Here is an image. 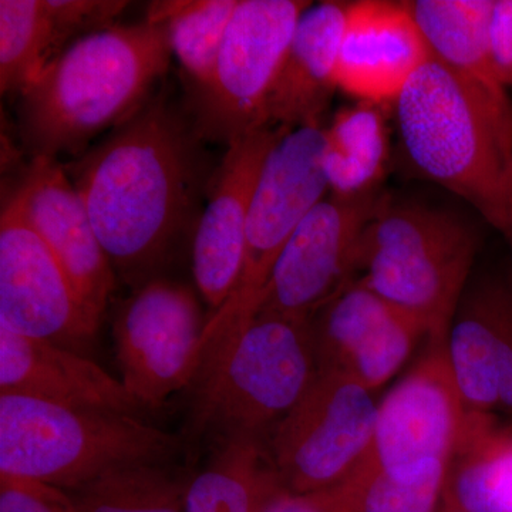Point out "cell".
Listing matches in <instances>:
<instances>
[{"label":"cell","instance_id":"6da1fadb","mask_svg":"<svg viewBox=\"0 0 512 512\" xmlns=\"http://www.w3.org/2000/svg\"><path fill=\"white\" fill-rule=\"evenodd\" d=\"M70 174L114 272L137 288L154 279L190 210L194 156L181 121L151 101Z\"/></svg>","mask_w":512,"mask_h":512},{"label":"cell","instance_id":"7a4b0ae2","mask_svg":"<svg viewBox=\"0 0 512 512\" xmlns=\"http://www.w3.org/2000/svg\"><path fill=\"white\" fill-rule=\"evenodd\" d=\"M393 119L410 170L463 198L512 261V106L431 56L394 101Z\"/></svg>","mask_w":512,"mask_h":512},{"label":"cell","instance_id":"3957f363","mask_svg":"<svg viewBox=\"0 0 512 512\" xmlns=\"http://www.w3.org/2000/svg\"><path fill=\"white\" fill-rule=\"evenodd\" d=\"M171 55L167 29L146 20L74 40L22 96V133L35 157L82 150L131 119Z\"/></svg>","mask_w":512,"mask_h":512},{"label":"cell","instance_id":"277c9868","mask_svg":"<svg viewBox=\"0 0 512 512\" xmlns=\"http://www.w3.org/2000/svg\"><path fill=\"white\" fill-rule=\"evenodd\" d=\"M480 229L450 208L387 197L363 232L355 278L447 340L473 278Z\"/></svg>","mask_w":512,"mask_h":512},{"label":"cell","instance_id":"5b68a950","mask_svg":"<svg viewBox=\"0 0 512 512\" xmlns=\"http://www.w3.org/2000/svg\"><path fill=\"white\" fill-rule=\"evenodd\" d=\"M181 447L137 416L0 393V476L70 493L119 468L164 464Z\"/></svg>","mask_w":512,"mask_h":512},{"label":"cell","instance_id":"8992f818","mask_svg":"<svg viewBox=\"0 0 512 512\" xmlns=\"http://www.w3.org/2000/svg\"><path fill=\"white\" fill-rule=\"evenodd\" d=\"M208 367L192 433L211 436L218 446L265 440L318 375L312 319L256 313Z\"/></svg>","mask_w":512,"mask_h":512},{"label":"cell","instance_id":"52a82bcc","mask_svg":"<svg viewBox=\"0 0 512 512\" xmlns=\"http://www.w3.org/2000/svg\"><path fill=\"white\" fill-rule=\"evenodd\" d=\"M323 148L325 127H301L286 131L266 157L249 211L241 276L205 326L204 357L255 318L289 238L306 214L328 197Z\"/></svg>","mask_w":512,"mask_h":512},{"label":"cell","instance_id":"ba28073f","mask_svg":"<svg viewBox=\"0 0 512 512\" xmlns=\"http://www.w3.org/2000/svg\"><path fill=\"white\" fill-rule=\"evenodd\" d=\"M376 419L369 389L339 373H318L268 439L286 490L309 493L345 481L369 454Z\"/></svg>","mask_w":512,"mask_h":512},{"label":"cell","instance_id":"9c48e42d","mask_svg":"<svg viewBox=\"0 0 512 512\" xmlns=\"http://www.w3.org/2000/svg\"><path fill=\"white\" fill-rule=\"evenodd\" d=\"M306 0H239L210 86L200 93L201 136L231 143L268 126L266 106Z\"/></svg>","mask_w":512,"mask_h":512},{"label":"cell","instance_id":"30bf717a","mask_svg":"<svg viewBox=\"0 0 512 512\" xmlns=\"http://www.w3.org/2000/svg\"><path fill=\"white\" fill-rule=\"evenodd\" d=\"M207 323L190 288L151 279L121 305L113 336L121 383L141 409H158L197 375Z\"/></svg>","mask_w":512,"mask_h":512},{"label":"cell","instance_id":"8fae6325","mask_svg":"<svg viewBox=\"0 0 512 512\" xmlns=\"http://www.w3.org/2000/svg\"><path fill=\"white\" fill-rule=\"evenodd\" d=\"M0 329L77 353L99 329L55 254L9 198L0 215Z\"/></svg>","mask_w":512,"mask_h":512},{"label":"cell","instance_id":"7c38bea8","mask_svg":"<svg viewBox=\"0 0 512 512\" xmlns=\"http://www.w3.org/2000/svg\"><path fill=\"white\" fill-rule=\"evenodd\" d=\"M387 197L316 204L279 256L258 313L312 319L355 278L363 232Z\"/></svg>","mask_w":512,"mask_h":512},{"label":"cell","instance_id":"4fadbf2b","mask_svg":"<svg viewBox=\"0 0 512 512\" xmlns=\"http://www.w3.org/2000/svg\"><path fill=\"white\" fill-rule=\"evenodd\" d=\"M447 340H427L419 362L377 406L369 451L377 470L426 460L450 464L468 410L451 370Z\"/></svg>","mask_w":512,"mask_h":512},{"label":"cell","instance_id":"5bb4252c","mask_svg":"<svg viewBox=\"0 0 512 512\" xmlns=\"http://www.w3.org/2000/svg\"><path fill=\"white\" fill-rule=\"evenodd\" d=\"M318 373H339L370 392L379 389L412 356L426 330L357 279L312 318Z\"/></svg>","mask_w":512,"mask_h":512},{"label":"cell","instance_id":"9a60e30c","mask_svg":"<svg viewBox=\"0 0 512 512\" xmlns=\"http://www.w3.org/2000/svg\"><path fill=\"white\" fill-rule=\"evenodd\" d=\"M288 130L259 127L227 146L192 244L195 284L204 301L217 311L241 276L249 211L266 157Z\"/></svg>","mask_w":512,"mask_h":512},{"label":"cell","instance_id":"2e32d148","mask_svg":"<svg viewBox=\"0 0 512 512\" xmlns=\"http://www.w3.org/2000/svg\"><path fill=\"white\" fill-rule=\"evenodd\" d=\"M8 198L55 254L90 318L100 326L116 272L72 178L56 158L33 157Z\"/></svg>","mask_w":512,"mask_h":512},{"label":"cell","instance_id":"e0dca14e","mask_svg":"<svg viewBox=\"0 0 512 512\" xmlns=\"http://www.w3.org/2000/svg\"><path fill=\"white\" fill-rule=\"evenodd\" d=\"M431 59L407 2H349L336 83L355 101L393 107L414 73Z\"/></svg>","mask_w":512,"mask_h":512},{"label":"cell","instance_id":"ac0fdd59","mask_svg":"<svg viewBox=\"0 0 512 512\" xmlns=\"http://www.w3.org/2000/svg\"><path fill=\"white\" fill-rule=\"evenodd\" d=\"M0 393L128 416L141 410L121 380L82 353L5 329H0Z\"/></svg>","mask_w":512,"mask_h":512},{"label":"cell","instance_id":"d6986e66","mask_svg":"<svg viewBox=\"0 0 512 512\" xmlns=\"http://www.w3.org/2000/svg\"><path fill=\"white\" fill-rule=\"evenodd\" d=\"M348 5L336 0L312 3L299 19L266 106L268 126H326V113L339 92L336 73Z\"/></svg>","mask_w":512,"mask_h":512},{"label":"cell","instance_id":"ffe728a7","mask_svg":"<svg viewBox=\"0 0 512 512\" xmlns=\"http://www.w3.org/2000/svg\"><path fill=\"white\" fill-rule=\"evenodd\" d=\"M511 279L512 272L471 278L451 323L448 359L468 412L500 413L498 325Z\"/></svg>","mask_w":512,"mask_h":512},{"label":"cell","instance_id":"44dd1931","mask_svg":"<svg viewBox=\"0 0 512 512\" xmlns=\"http://www.w3.org/2000/svg\"><path fill=\"white\" fill-rule=\"evenodd\" d=\"M393 107L355 101L340 107L325 126L323 173L329 195L365 200L382 194L390 167Z\"/></svg>","mask_w":512,"mask_h":512},{"label":"cell","instance_id":"7402d4cb","mask_svg":"<svg viewBox=\"0 0 512 512\" xmlns=\"http://www.w3.org/2000/svg\"><path fill=\"white\" fill-rule=\"evenodd\" d=\"M431 56L503 106L508 90L494 72L488 43L494 0H409Z\"/></svg>","mask_w":512,"mask_h":512},{"label":"cell","instance_id":"603a6c76","mask_svg":"<svg viewBox=\"0 0 512 512\" xmlns=\"http://www.w3.org/2000/svg\"><path fill=\"white\" fill-rule=\"evenodd\" d=\"M443 500L463 512H512V426L467 413Z\"/></svg>","mask_w":512,"mask_h":512},{"label":"cell","instance_id":"cb8c5ba5","mask_svg":"<svg viewBox=\"0 0 512 512\" xmlns=\"http://www.w3.org/2000/svg\"><path fill=\"white\" fill-rule=\"evenodd\" d=\"M288 493L268 441L232 440L187 485V512H265Z\"/></svg>","mask_w":512,"mask_h":512},{"label":"cell","instance_id":"d4e9b609","mask_svg":"<svg viewBox=\"0 0 512 512\" xmlns=\"http://www.w3.org/2000/svg\"><path fill=\"white\" fill-rule=\"evenodd\" d=\"M238 5L239 0H158L148 6L146 22L167 29L171 50L200 93L214 79Z\"/></svg>","mask_w":512,"mask_h":512},{"label":"cell","instance_id":"484cf974","mask_svg":"<svg viewBox=\"0 0 512 512\" xmlns=\"http://www.w3.org/2000/svg\"><path fill=\"white\" fill-rule=\"evenodd\" d=\"M63 52L46 0H0V89L25 94Z\"/></svg>","mask_w":512,"mask_h":512},{"label":"cell","instance_id":"4316f807","mask_svg":"<svg viewBox=\"0 0 512 512\" xmlns=\"http://www.w3.org/2000/svg\"><path fill=\"white\" fill-rule=\"evenodd\" d=\"M69 495L76 512H187V487L164 464L119 468Z\"/></svg>","mask_w":512,"mask_h":512},{"label":"cell","instance_id":"83f0119b","mask_svg":"<svg viewBox=\"0 0 512 512\" xmlns=\"http://www.w3.org/2000/svg\"><path fill=\"white\" fill-rule=\"evenodd\" d=\"M370 458V456H369ZM372 471L359 512H437L443 501L448 464L426 460L412 466Z\"/></svg>","mask_w":512,"mask_h":512},{"label":"cell","instance_id":"f1b7e54d","mask_svg":"<svg viewBox=\"0 0 512 512\" xmlns=\"http://www.w3.org/2000/svg\"><path fill=\"white\" fill-rule=\"evenodd\" d=\"M372 471L369 456L342 483L309 493H285L265 512H359L360 500Z\"/></svg>","mask_w":512,"mask_h":512},{"label":"cell","instance_id":"f546056e","mask_svg":"<svg viewBox=\"0 0 512 512\" xmlns=\"http://www.w3.org/2000/svg\"><path fill=\"white\" fill-rule=\"evenodd\" d=\"M130 3L121 0H46L62 49L67 40H77L97 30L116 25L114 20Z\"/></svg>","mask_w":512,"mask_h":512},{"label":"cell","instance_id":"4dcf8cb0","mask_svg":"<svg viewBox=\"0 0 512 512\" xmlns=\"http://www.w3.org/2000/svg\"><path fill=\"white\" fill-rule=\"evenodd\" d=\"M0 512H76L72 497L52 485L0 476Z\"/></svg>","mask_w":512,"mask_h":512},{"label":"cell","instance_id":"1f68e13d","mask_svg":"<svg viewBox=\"0 0 512 512\" xmlns=\"http://www.w3.org/2000/svg\"><path fill=\"white\" fill-rule=\"evenodd\" d=\"M494 72L505 89H512V0H494L488 30Z\"/></svg>","mask_w":512,"mask_h":512},{"label":"cell","instance_id":"d6a6232c","mask_svg":"<svg viewBox=\"0 0 512 512\" xmlns=\"http://www.w3.org/2000/svg\"><path fill=\"white\" fill-rule=\"evenodd\" d=\"M437 512H463L461 510H458L457 507H454L453 504L447 503V501H441V505L439 508V511Z\"/></svg>","mask_w":512,"mask_h":512}]
</instances>
